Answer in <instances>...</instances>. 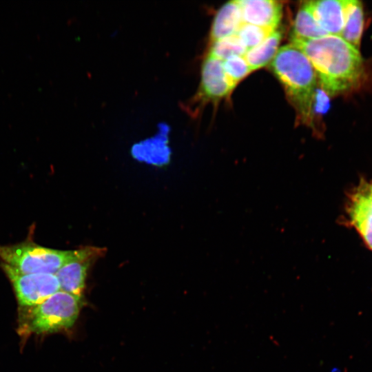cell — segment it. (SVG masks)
Masks as SVG:
<instances>
[{
	"mask_svg": "<svg viewBox=\"0 0 372 372\" xmlns=\"http://www.w3.org/2000/svg\"><path fill=\"white\" fill-rule=\"evenodd\" d=\"M364 29V10L361 1L347 0L341 37L359 50Z\"/></svg>",
	"mask_w": 372,
	"mask_h": 372,
	"instance_id": "cell-12",
	"label": "cell"
},
{
	"mask_svg": "<svg viewBox=\"0 0 372 372\" xmlns=\"http://www.w3.org/2000/svg\"><path fill=\"white\" fill-rule=\"evenodd\" d=\"M226 79L232 90L251 72L243 56H235L223 61Z\"/></svg>",
	"mask_w": 372,
	"mask_h": 372,
	"instance_id": "cell-16",
	"label": "cell"
},
{
	"mask_svg": "<svg viewBox=\"0 0 372 372\" xmlns=\"http://www.w3.org/2000/svg\"><path fill=\"white\" fill-rule=\"evenodd\" d=\"M281 40V33L275 30L261 43L247 50L244 59L251 71L267 65L276 56Z\"/></svg>",
	"mask_w": 372,
	"mask_h": 372,
	"instance_id": "cell-13",
	"label": "cell"
},
{
	"mask_svg": "<svg viewBox=\"0 0 372 372\" xmlns=\"http://www.w3.org/2000/svg\"><path fill=\"white\" fill-rule=\"evenodd\" d=\"M242 21L271 30L280 22L282 5L273 0H239Z\"/></svg>",
	"mask_w": 372,
	"mask_h": 372,
	"instance_id": "cell-9",
	"label": "cell"
},
{
	"mask_svg": "<svg viewBox=\"0 0 372 372\" xmlns=\"http://www.w3.org/2000/svg\"><path fill=\"white\" fill-rule=\"evenodd\" d=\"M308 58L318 83L329 96L356 87L364 76V63L358 49L340 36L326 35L309 40H291Z\"/></svg>",
	"mask_w": 372,
	"mask_h": 372,
	"instance_id": "cell-1",
	"label": "cell"
},
{
	"mask_svg": "<svg viewBox=\"0 0 372 372\" xmlns=\"http://www.w3.org/2000/svg\"><path fill=\"white\" fill-rule=\"evenodd\" d=\"M274 30L242 23L236 35L247 50H249L261 43Z\"/></svg>",
	"mask_w": 372,
	"mask_h": 372,
	"instance_id": "cell-17",
	"label": "cell"
},
{
	"mask_svg": "<svg viewBox=\"0 0 372 372\" xmlns=\"http://www.w3.org/2000/svg\"><path fill=\"white\" fill-rule=\"evenodd\" d=\"M82 305V296L59 291L41 303L22 308L21 327L26 333H50L68 329L74 324Z\"/></svg>",
	"mask_w": 372,
	"mask_h": 372,
	"instance_id": "cell-3",
	"label": "cell"
},
{
	"mask_svg": "<svg viewBox=\"0 0 372 372\" xmlns=\"http://www.w3.org/2000/svg\"><path fill=\"white\" fill-rule=\"evenodd\" d=\"M319 26L328 34L341 36L345 17L347 0L308 1Z\"/></svg>",
	"mask_w": 372,
	"mask_h": 372,
	"instance_id": "cell-10",
	"label": "cell"
},
{
	"mask_svg": "<svg viewBox=\"0 0 372 372\" xmlns=\"http://www.w3.org/2000/svg\"><path fill=\"white\" fill-rule=\"evenodd\" d=\"M80 251L54 249L25 241L0 245V259L21 273L55 274L65 264L76 258Z\"/></svg>",
	"mask_w": 372,
	"mask_h": 372,
	"instance_id": "cell-4",
	"label": "cell"
},
{
	"mask_svg": "<svg viewBox=\"0 0 372 372\" xmlns=\"http://www.w3.org/2000/svg\"><path fill=\"white\" fill-rule=\"evenodd\" d=\"M328 35L316 22L309 2H304L296 14L290 40H309Z\"/></svg>",
	"mask_w": 372,
	"mask_h": 372,
	"instance_id": "cell-14",
	"label": "cell"
},
{
	"mask_svg": "<svg viewBox=\"0 0 372 372\" xmlns=\"http://www.w3.org/2000/svg\"><path fill=\"white\" fill-rule=\"evenodd\" d=\"M243 23L238 1H229L217 12L210 30V43L236 35Z\"/></svg>",
	"mask_w": 372,
	"mask_h": 372,
	"instance_id": "cell-11",
	"label": "cell"
},
{
	"mask_svg": "<svg viewBox=\"0 0 372 372\" xmlns=\"http://www.w3.org/2000/svg\"><path fill=\"white\" fill-rule=\"evenodd\" d=\"M366 189L372 199V183H364Z\"/></svg>",
	"mask_w": 372,
	"mask_h": 372,
	"instance_id": "cell-19",
	"label": "cell"
},
{
	"mask_svg": "<svg viewBox=\"0 0 372 372\" xmlns=\"http://www.w3.org/2000/svg\"><path fill=\"white\" fill-rule=\"evenodd\" d=\"M271 68L295 108L298 121L313 129L312 103L318 83L308 58L290 43L278 49Z\"/></svg>",
	"mask_w": 372,
	"mask_h": 372,
	"instance_id": "cell-2",
	"label": "cell"
},
{
	"mask_svg": "<svg viewBox=\"0 0 372 372\" xmlns=\"http://www.w3.org/2000/svg\"><path fill=\"white\" fill-rule=\"evenodd\" d=\"M347 213L351 224L372 249V199L364 183L351 194L347 203Z\"/></svg>",
	"mask_w": 372,
	"mask_h": 372,
	"instance_id": "cell-8",
	"label": "cell"
},
{
	"mask_svg": "<svg viewBox=\"0 0 372 372\" xmlns=\"http://www.w3.org/2000/svg\"><path fill=\"white\" fill-rule=\"evenodd\" d=\"M329 95L320 87H317L312 103V116L324 114L329 107Z\"/></svg>",
	"mask_w": 372,
	"mask_h": 372,
	"instance_id": "cell-18",
	"label": "cell"
},
{
	"mask_svg": "<svg viewBox=\"0 0 372 372\" xmlns=\"http://www.w3.org/2000/svg\"><path fill=\"white\" fill-rule=\"evenodd\" d=\"M232 90L226 79L223 61L207 54L202 64L198 89L189 102L183 105L184 109L191 115L196 116L207 103L218 102Z\"/></svg>",
	"mask_w": 372,
	"mask_h": 372,
	"instance_id": "cell-6",
	"label": "cell"
},
{
	"mask_svg": "<svg viewBox=\"0 0 372 372\" xmlns=\"http://www.w3.org/2000/svg\"><path fill=\"white\" fill-rule=\"evenodd\" d=\"M80 250L76 258L65 264L55 273L61 290L78 296H82L88 268L105 254V249L92 246L84 247Z\"/></svg>",
	"mask_w": 372,
	"mask_h": 372,
	"instance_id": "cell-7",
	"label": "cell"
},
{
	"mask_svg": "<svg viewBox=\"0 0 372 372\" xmlns=\"http://www.w3.org/2000/svg\"><path fill=\"white\" fill-rule=\"evenodd\" d=\"M210 43L207 54L222 61L235 56H244L247 51L236 34Z\"/></svg>",
	"mask_w": 372,
	"mask_h": 372,
	"instance_id": "cell-15",
	"label": "cell"
},
{
	"mask_svg": "<svg viewBox=\"0 0 372 372\" xmlns=\"http://www.w3.org/2000/svg\"><path fill=\"white\" fill-rule=\"evenodd\" d=\"M1 265L13 286L18 303L22 308L36 306L61 289L55 274L21 273L7 264Z\"/></svg>",
	"mask_w": 372,
	"mask_h": 372,
	"instance_id": "cell-5",
	"label": "cell"
}]
</instances>
